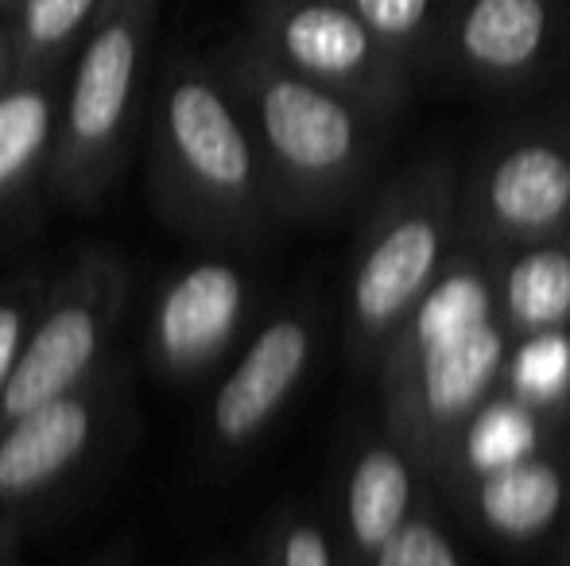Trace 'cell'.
<instances>
[{"label":"cell","mask_w":570,"mask_h":566,"mask_svg":"<svg viewBox=\"0 0 570 566\" xmlns=\"http://www.w3.org/2000/svg\"><path fill=\"white\" fill-rule=\"evenodd\" d=\"M245 36L279 67L365 109L384 129L407 113L415 82L350 0H248Z\"/></svg>","instance_id":"obj_9"},{"label":"cell","mask_w":570,"mask_h":566,"mask_svg":"<svg viewBox=\"0 0 570 566\" xmlns=\"http://www.w3.org/2000/svg\"><path fill=\"white\" fill-rule=\"evenodd\" d=\"M0 566H23L20 559V524L0 516Z\"/></svg>","instance_id":"obj_25"},{"label":"cell","mask_w":570,"mask_h":566,"mask_svg":"<svg viewBox=\"0 0 570 566\" xmlns=\"http://www.w3.org/2000/svg\"><path fill=\"white\" fill-rule=\"evenodd\" d=\"M78 566H136V544L128 536H117L114 544H106L101 552H94L90 559Z\"/></svg>","instance_id":"obj_24"},{"label":"cell","mask_w":570,"mask_h":566,"mask_svg":"<svg viewBox=\"0 0 570 566\" xmlns=\"http://www.w3.org/2000/svg\"><path fill=\"white\" fill-rule=\"evenodd\" d=\"M253 566H338L326 513L303 505H287L284 513H276L264 528Z\"/></svg>","instance_id":"obj_21"},{"label":"cell","mask_w":570,"mask_h":566,"mask_svg":"<svg viewBox=\"0 0 570 566\" xmlns=\"http://www.w3.org/2000/svg\"><path fill=\"white\" fill-rule=\"evenodd\" d=\"M570 234V98L509 117L458 171V241L485 257Z\"/></svg>","instance_id":"obj_6"},{"label":"cell","mask_w":570,"mask_h":566,"mask_svg":"<svg viewBox=\"0 0 570 566\" xmlns=\"http://www.w3.org/2000/svg\"><path fill=\"white\" fill-rule=\"evenodd\" d=\"M218 566H233V563H218Z\"/></svg>","instance_id":"obj_29"},{"label":"cell","mask_w":570,"mask_h":566,"mask_svg":"<svg viewBox=\"0 0 570 566\" xmlns=\"http://www.w3.org/2000/svg\"><path fill=\"white\" fill-rule=\"evenodd\" d=\"M132 416V373L114 354L90 380L0 424V516L16 520L67 497Z\"/></svg>","instance_id":"obj_8"},{"label":"cell","mask_w":570,"mask_h":566,"mask_svg":"<svg viewBox=\"0 0 570 566\" xmlns=\"http://www.w3.org/2000/svg\"><path fill=\"white\" fill-rule=\"evenodd\" d=\"M106 0H16L8 12L16 75L67 70Z\"/></svg>","instance_id":"obj_19"},{"label":"cell","mask_w":570,"mask_h":566,"mask_svg":"<svg viewBox=\"0 0 570 566\" xmlns=\"http://www.w3.org/2000/svg\"><path fill=\"white\" fill-rule=\"evenodd\" d=\"M567 241H570V234H567Z\"/></svg>","instance_id":"obj_30"},{"label":"cell","mask_w":570,"mask_h":566,"mask_svg":"<svg viewBox=\"0 0 570 566\" xmlns=\"http://www.w3.org/2000/svg\"><path fill=\"white\" fill-rule=\"evenodd\" d=\"M556 566H570V528L563 532V539H559V559Z\"/></svg>","instance_id":"obj_27"},{"label":"cell","mask_w":570,"mask_h":566,"mask_svg":"<svg viewBox=\"0 0 570 566\" xmlns=\"http://www.w3.org/2000/svg\"><path fill=\"white\" fill-rule=\"evenodd\" d=\"M318 341L323 307L311 295L284 302L256 330H248L206 404L203 438L214 461H240L264 443L307 385Z\"/></svg>","instance_id":"obj_11"},{"label":"cell","mask_w":570,"mask_h":566,"mask_svg":"<svg viewBox=\"0 0 570 566\" xmlns=\"http://www.w3.org/2000/svg\"><path fill=\"white\" fill-rule=\"evenodd\" d=\"M16 8V0H0V16H8Z\"/></svg>","instance_id":"obj_28"},{"label":"cell","mask_w":570,"mask_h":566,"mask_svg":"<svg viewBox=\"0 0 570 566\" xmlns=\"http://www.w3.org/2000/svg\"><path fill=\"white\" fill-rule=\"evenodd\" d=\"M497 322L517 338L570 330V241H543L493 257Z\"/></svg>","instance_id":"obj_15"},{"label":"cell","mask_w":570,"mask_h":566,"mask_svg":"<svg viewBox=\"0 0 570 566\" xmlns=\"http://www.w3.org/2000/svg\"><path fill=\"white\" fill-rule=\"evenodd\" d=\"M458 252V163L443 151L407 163L368 202L345 268L342 341L357 373L376 361Z\"/></svg>","instance_id":"obj_4"},{"label":"cell","mask_w":570,"mask_h":566,"mask_svg":"<svg viewBox=\"0 0 570 566\" xmlns=\"http://www.w3.org/2000/svg\"><path fill=\"white\" fill-rule=\"evenodd\" d=\"M368 566H470L454 536L443 528L435 508L423 505L415 516H407L404 528L368 559Z\"/></svg>","instance_id":"obj_22"},{"label":"cell","mask_w":570,"mask_h":566,"mask_svg":"<svg viewBox=\"0 0 570 566\" xmlns=\"http://www.w3.org/2000/svg\"><path fill=\"white\" fill-rule=\"evenodd\" d=\"M16 78V54H12V28H8V16H0V93Z\"/></svg>","instance_id":"obj_26"},{"label":"cell","mask_w":570,"mask_h":566,"mask_svg":"<svg viewBox=\"0 0 570 566\" xmlns=\"http://www.w3.org/2000/svg\"><path fill=\"white\" fill-rule=\"evenodd\" d=\"M132 299V272L106 245L82 249L55 280L23 338L8 388L0 396V424L70 393L114 357V341Z\"/></svg>","instance_id":"obj_7"},{"label":"cell","mask_w":570,"mask_h":566,"mask_svg":"<svg viewBox=\"0 0 570 566\" xmlns=\"http://www.w3.org/2000/svg\"><path fill=\"white\" fill-rule=\"evenodd\" d=\"M451 500L497 547L535 552L559 544L570 528V450H540L470 474Z\"/></svg>","instance_id":"obj_14"},{"label":"cell","mask_w":570,"mask_h":566,"mask_svg":"<svg viewBox=\"0 0 570 566\" xmlns=\"http://www.w3.org/2000/svg\"><path fill=\"white\" fill-rule=\"evenodd\" d=\"M261 287L233 252L187 260L159 280L144 318V361L167 385H198L240 349Z\"/></svg>","instance_id":"obj_12"},{"label":"cell","mask_w":570,"mask_h":566,"mask_svg":"<svg viewBox=\"0 0 570 566\" xmlns=\"http://www.w3.org/2000/svg\"><path fill=\"white\" fill-rule=\"evenodd\" d=\"M159 8L164 0H106L67 62L47 163V179L62 202H101L125 171L144 121Z\"/></svg>","instance_id":"obj_5"},{"label":"cell","mask_w":570,"mask_h":566,"mask_svg":"<svg viewBox=\"0 0 570 566\" xmlns=\"http://www.w3.org/2000/svg\"><path fill=\"white\" fill-rule=\"evenodd\" d=\"M210 62L248 125L279 226L338 218L373 179L384 125L279 67L245 31Z\"/></svg>","instance_id":"obj_3"},{"label":"cell","mask_w":570,"mask_h":566,"mask_svg":"<svg viewBox=\"0 0 570 566\" xmlns=\"http://www.w3.org/2000/svg\"><path fill=\"white\" fill-rule=\"evenodd\" d=\"M570 75V0H458L431 82L532 101Z\"/></svg>","instance_id":"obj_10"},{"label":"cell","mask_w":570,"mask_h":566,"mask_svg":"<svg viewBox=\"0 0 570 566\" xmlns=\"http://www.w3.org/2000/svg\"><path fill=\"white\" fill-rule=\"evenodd\" d=\"M376 39L412 75L415 90L431 82L458 0H350Z\"/></svg>","instance_id":"obj_18"},{"label":"cell","mask_w":570,"mask_h":566,"mask_svg":"<svg viewBox=\"0 0 570 566\" xmlns=\"http://www.w3.org/2000/svg\"><path fill=\"white\" fill-rule=\"evenodd\" d=\"M501 388L570 427V330L512 341Z\"/></svg>","instance_id":"obj_20"},{"label":"cell","mask_w":570,"mask_h":566,"mask_svg":"<svg viewBox=\"0 0 570 566\" xmlns=\"http://www.w3.org/2000/svg\"><path fill=\"white\" fill-rule=\"evenodd\" d=\"M62 75H16L0 93V218L47 175L59 125Z\"/></svg>","instance_id":"obj_16"},{"label":"cell","mask_w":570,"mask_h":566,"mask_svg":"<svg viewBox=\"0 0 570 566\" xmlns=\"http://www.w3.org/2000/svg\"><path fill=\"white\" fill-rule=\"evenodd\" d=\"M509 346L493 307V257L458 241L454 260L373 369L384 430L412 454L431 489L443 493L451 481L458 438L501 388Z\"/></svg>","instance_id":"obj_1"},{"label":"cell","mask_w":570,"mask_h":566,"mask_svg":"<svg viewBox=\"0 0 570 566\" xmlns=\"http://www.w3.org/2000/svg\"><path fill=\"white\" fill-rule=\"evenodd\" d=\"M428 505V477L389 435L365 430L345 450L334 508L326 513L338 547V566H368L376 552Z\"/></svg>","instance_id":"obj_13"},{"label":"cell","mask_w":570,"mask_h":566,"mask_svg":"<svg viewBox=\"0 0 570 566\" xmlns=\"http://www.w3.org/2000/svg\"><path fill=\"white\" fill-rule=\"evenodd\" d=\"M43 276H16L0 287V396L8 388V377H12L16 361H20L23 338L31 330V318H36V307L43 299Z\"/></svg>","instance_id":"obj_23"},{"label":"cell","mask_w":570,"mask_h":566,"mask_svg":"<svg viewBox=\"0 0 570 566\" xmlns=\"http://www.w3.org/2000/svg\"><path fill=\"white\" fill-rule=\"evenodd\" d=\"M148 190L171 234L210 252H253L279 226L256 143L203 54H167L148 109Z\"/></svg>","instance_id":"obj_2"},{"label":"cell","mask_w":570,"mask_h":566,"mask_svg":"<svg viewBox=\"0 0 570 566\" xmlns=\"http://www.w3.org/2000/svg\"><path fill=\"white\" fill-rule=\"evenodd\" d=\"M540 450H570V427L559 419L543 416L540 408L517 400L512 393L497 388L465 424L454 450V469L443 497H454V489L470 474L504 466V461L528 458Z\"/></svg>","instance_id":"obj_17"}]
</instances>
